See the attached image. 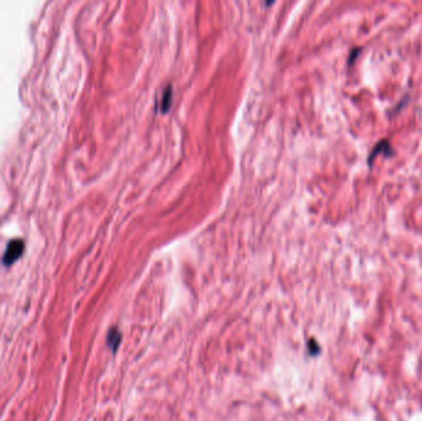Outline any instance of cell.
I'll return each mask as SVG.
<instances>
[{
  "label": "cell",
  "mask_w": 422,
  "mask_h": 421,
  "mask_svg": "<svg viewBox=\"0 0 422 421\" xmlns=\"http://www.w3.org/2000/svg\"><path fill=\"white\" fill-rule=\"evenodd\" d=\"M23 248H25V244H23L22 240L20 239L11 240V241L9 242L8 247H6L5 250V253H4L3 256V262L5 263L6 266L13 265V263L15 262L21 255H22Z\"/></svg>",
  "instance_id": "obj_1"
}]
</instances>
